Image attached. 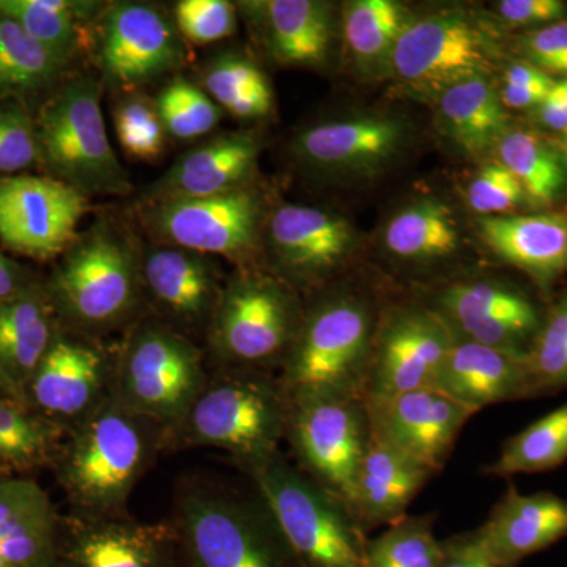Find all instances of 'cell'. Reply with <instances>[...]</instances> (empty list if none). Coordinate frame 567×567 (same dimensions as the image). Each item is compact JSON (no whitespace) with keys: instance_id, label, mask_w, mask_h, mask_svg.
<instances>
[{"instance_id":"obj_55","label":"cell","mask_w":567,"mask_h":567,"mask_svg":"<svg viewBox=\"0 0 567 567\" xmlns=\"http://www.w3.org/2000/svg\"><path fill=\"white\" fill-rule=\"evenodd\" d=\"M559 153H561L563 162H565L567 167V132L565 133V137H563L561 148H559Z\"/></svg>"},{"instance_id":"obj_11","label":"cell","mask_w":567,"mask_h":567,"mask_svg":"<svg viewBox=\"0 0 567 567\" xmlns=\"http://www.w3.org/2000/svg\"><path fill=\"white\" fill-rule=\"evenodd\" d=\"M142 208V219L156 244L219 256L240 265L256 256L267 221L262 196L251 186Z\"/></svg>"},{"instance_id":"obj_51","label":"cell","mask_w":567,"mask_h":567,"mask_svg":"<svg viewBox=\"0 0 567 567\" xmlns=\"http://www.w3.org/2000/svg\"><path fill=\"white\" fill-rule=\"evenodd\" d=\"M35 286L22 265L0 252V301L10 300Z\"/></svg>"},{"instance_id":"obj_16","label":"cell","mask_w":567,"mask_h":567,"mask_svg":"<svg viewBox=\"0 0 567 567\" xmlns=\"http://www.w3.org/2000/svg\"><path fill=\"white\" fill-rule=\"evenodd\" d=\"M395 115L365 112L306 126L290 142L293 162L323 178H369L388 169L409 144Z\"/></svg>"},{"instance_id":"obj_46","label":"cell","mask_w":567,"mask_h":567,"mask_svg":"<svg viewBox=\"0 0 567 567\" xmlns=\"http://www.w3.org/2000/svg\"><path fill=\"white\" fill-rule=\"evenodd\" d=\"M470 210L484 216H503L524 203V188L499 162L484 164L473 175L465 192Z\"/></svg>"},{"instance_id":"obj_50","label":"cell","mask_w":567,"mask_h":567,"mask_svg":"<svg viewBox=\"0 0 567 567\" xmlns=\"http://www.w3.org/2000/svg\"><path fill=\"white\" fill-rule=\"evenodd\" d=\"M503 82H505L503 85L520 89V91L550 93L557 80L527 62H517L507 66Z\"/></svg>"},{"instance_id":"obj_1","label":"cell","mask_w":567,"mask_h":567,"mask_svg":"<svg viewBox=\"0 0 567 567\" xmlns=\"http://www.w3.org/2000/svg\"><path fill=\"white\" fill-rule=\"evenodd\" d=\"M379 312L369 295L349 289L305 312L279 375L290 404L316 395L363 398Z\"/></svg>"},{"instance_id":"obj_30","label":"cell","mask_w":567,"mask_h":567,"mask_svg":"<svg viewBox=\"0 0 567 567\" xmlns=\"http://www.w3.org/2000/svg\"><path fill=\"white\" fill-rule=\"evenodd\" d=\"M436 125L458 153L481 159L509 132L507 112L488 76L458 82L436 99Z\"/></svg>"},{"instance_id":"obj_54","label":"cell","mask_w":567,"mask_h":567,"mask_svg":"<svg viewBox=\"0 0 567 567\" xmlns=\"http://www.w3.org/2000/svg\"><path fill=\"white\" fill-rule=\"evenodd\" d=\"M0 395H9V398L21 399V401H25L24 395L17 390L9 380L6 379L2 374H0ZM28 402V401H25Z\"/></svg>"},{"instance_id":"obj_18","label":"cell","mask_w":567,"mask_h":567,"mask_svg":"<svg viewBox=\"0 0 567 567\" xmlns=\"http://www.w3.org/2000/svg\"><path fill=\"white\" fill-rule=\"evenodd\" d=\"M89 197L54 177L0 178V240L21 256L50 260L78 237Z\"/></svg>"},{"instance_id":"obj_35","label":"cell","mask_w":567,"mask_h":567,"mask_svg":"<svg viewBox=\"0 0 567 567\" xmlns=\"http://www.w3.org/2000/svg\"><path fill=\"white\" fill-rule=\"evenodd\" d=\"M62 429L21 399L0 395V476H22L58 454Z\"/></svg>"},{"instance_id":"obj_49","label":"cell","mask_w":567,"mask_h":567,"mask_svg":"<svg viewBox=\"0 0 567 567\" xmlns=\"http://www.w3.org/2000/svg\"><path fill=\"white\" fill-rule=\"evenodd\" d=\"M439 567H499L484 557L470 533L443 540V558Z\"/></svg>"},{"instance_id":"obj_23","label":"cell","mask_w":567,"mask_h":567,"mask_svg":"<svg viewBox=\"0 0 567 567\" xmlns=\"http://www.w3.org/2000/svg\"><path fill=\"white\" fill-rule=\"evenodd\" d=\"M106 380L107 358L100 346L59 333L25 388V401L51 420H82L100 405Z\"/></svg>"},{"instance_id":"obj_27","label":"cell","mask_w":567,"mask_h":567,"mask_svg":"<svg viewBox=\"0 0 567 567\" xmlns=\"http://www.w3.org/2000/svg\"><path fill=\"white\" fill-rule=\"evenodd\" d=\"M432 476L434 472L386 445L371 431L354 480L350 513L365 535L391 527L406 517V509Z\"/></svg>"},{"instance_id":"obj_33","label":"cell","mask_w":567,"mask_h":567,"mask_svg":"<svg viewBox=\"0 0 567 567\" xmlns=\"http://www.w3.org/2000/svg\"><path fill=\"white\" fill-rule=\"evenodd\" d=\"M413 18L394 0H350L342 7V33L364 78L390 73L391 55Z\"/></svg>"},{"instance_id":"obj_28","label":"cell","mask_w":567,"mask_h":567,"mask_svg":"<svg viewBox=\"0 0 567 567\" xmlns=\"http://www.w3.org/2000/svg\"><path fill=\"white\" fill-rule=\"evenodd\" d=\"M58 517L50 496L33 480L0 476V567H52Z\"/></svg>"},{"instance_id":"obj_29","label":"cell","mask_w":567,"mask_h":567,"mask_svg":"<svg viewBox=\"0 0 567 567\" xmlns=\"http://www.w3.org/2000/svg\"><path fill=\"white\" fill-rule=\"evenodd\" d=\"M58 334L50 293L37 284L18 297L0 301V374L24 398Z\"/></svg>"},{"instance_id":"obj_43","label":"cell","mask_w":567,"mask_h":567,"mask_svg":"<svg viewBox=\"0 0 567 567\" xmlns=\"http://www.w3.org/2000/svg\"><path fill=\"white\" fill-rule=\"evenodd\" d=\"M114 128L122 151L137 162H156L166 151L167 134L155 102L142 93L115 104Z\"/></svg>"},{"instance_id":"obj_8","label":"cell","mask_w":567,"mask_h":567,"mask_svg":"<svg viewBox=\"0 0 567 567\" xmlns=\"http://www.w3.org/2000/svg\"><path fill=\"white\" fill-rule=\"evenodd\" d=\"M178 524L194 567H301L260 495L259 502H246L188 492Z\"/></svg>"},{"instance_id":"obj_15","label":"cell","mask_w":567,"mask_h":567,"mask_svg":"<svg viewBox=\"0 0 567 567\" xmlns=\"http://www.w3.org/2000/svg\"><path fill=\"white\" fill-rule=\"evenodd\" d=\"M420 300L442 317L454 339L520 358H527L546 316L516 286L487 276L450 279Z\"/></svg>"},{"instance_id":"obj_13","label":"cell","mask_w":567,"mask_h":567,"mask_svg":"<svg viewBox=\"0 0 567 567\" xmlns=\"http://www.w3.org/2000/svg\"><path fill=\"white\" fill-rule=\"evenodd\" d=\"M92 44L103 84L128 93L174 73L188 58L173 18L151 3L128 0L103 7Z\"/></svg>"},{"instance_id":"obj_37","label":"cell","mask_w":567,"mask_h":567,"mask_svg":"<svg viewBox=\"0 0 567 567\" xmlns=\"http://www.w3.org/2000/svg\"><path fill=\"white\" fill-rule=\"evenodd\" d=\"M498 162L513 173L525 197L536 205H551L566 186V164L554 145L529 130H509L498 147Z\"/></svg>"},{"instance_id":"obj_42","label":"cell","mask_w":567,"mask_h":567,"mask_svg":"<svg viewBox=\"0 0 567 567\" xmlns=\"http://www.w3.org/2000/svg\"><path fill=\"white\" fill-rule=\"evenodd\" d=\"M167 137L194 141L207 136L223 117V111L199 84L174 76L153 99Z\"/></svg>"},{"instance_id":"obj_36","label":"cell","mask_w":567,"mask_h":567,"mask_svg":"<svg viewBox=\"0 0 567 567\" xmlns=\"http://www.w3.org/2000/svg\"><path fill=\"white\" fill-rule=\"evenodd\" d=\"M199 85L219 110L241 121H257L274 111L270 80L241 52H223L210 59L200 70Z\"/></svg>"},{"instance_id":"obj_40","label":"cell","mask_w":567,"mask_h":567,"mask_svg":"<svg viewBox=\"0 0 567 567\" xmlns=\"http://www.w3.org/2000/svg\"><path fill=\"white\" fill-rule=\"evenodd\" d=\"M435 516H406L365 546V567H439L443 540L436 539Z\"/></svg>"},{"instance_id":"obj_3","label":"cell","mask_w":567,"mask_h":567,"mask_svg":"<svg viewBox=\"0 0 567 567\" xmlns=\"http://www.w3.org/2000/svg\"><path fill=\"white\" fill-rule=\"evenodd\" d=\"M248 473L301 567H365L369 537L341 499L281 454Z\"/></svg>"},{"instance_id":"obj_20","label":"cell","mask_w":567,"mask_h":567,"mask_svg":"<svg viewBox=\"0 0 567 567\" xmlns=\"http://www.w3.org/2000/svg\"><path fill=\"white\" fill-rule=\"evenodd\" d=\"M470 536L494 565L517 567L567 537V499L551 492L520 494L509 484L487 520Z\"/></svg>"},{"instance_id":"obj_41","label":"cell","mask_w":567,"mask_h":567,"mask_svg":"<svg viewBox=\"0 0 567 567\" xmlns=\"http://www.w3.org/2000/svg\"><path fill=\"white\" fill-rule=\"evenodd\" d=\"M525 364L529 399L567 390V287L544 316Z\"/></svg>"},{"instance_id":"obj_47","label":"cell","mask_w":567,"mask_h":567,"mask_svg":"<svg viewBox=\"0 0 567 567\" xmlns=\"http://www.w3.org/2000/svg\"><path fill=\"white\" fill-rule=\"evenodd\" d=\"M518 50L529 65L548 76L567 78V20L544 25L518 39Z\"/></svg>"},{"instance_id":"obj_22","label":"cell","mask_w":567,"mask_h":567,"mask_svg":"<svg viewBox=\"0 0 567 567\" xmlns=\"http://www.w3.org/2000/svg\"><path fill=\"white\" fill-rule=\"evenodd\" d=\"M260 47L279 65L320 69L334 47L331 3L320 0H252L238 2Z\"/></svg>"},{"instance_id":"obj_45","label":"cell","mask_w":567,"mask_h":567,"mask_svg":"<svg viewBox=\"0 0 567 567\" xmlns=\"http://www.w3.org/2000/svg\"><path fill=\"white\" fill-rule=\"evenodd\" d=\"M237 6L229 0H181L174 24L185 43L205 47L229 39L237 29Z\"/></svg>"},{"instance_id":"obj_19","label":"cell","mask_w":567,"mask_h":567,"mask_svg":"<svg viewBox=\"0 0 567 567\" xmlns=\"http://www.w3.org/2000/svg\"><path fill=\"white\" fill-rule=\"evenodd\" d=\"M372 434L436 473L445 468L462 429L475 413L435 388L365 402Z\"/></svg>"},{"instance_id":"obj_26","label":"cell","mask_w":567,"mask_h":567,"mask_svg":"<svg viewBox=\"0 0 567 567\" xmlns=\"http://www.w3.org/2000/svg\"><path fill=\"white\" fill-rule=\"evenodd\" d=\"M432 388L473 413L529 399L525 358L462 339H454Z\"/></svg>"},{"instance_id":"obj_39","label":"cell","mask_w":567,"mask_h":567,"mask_svg":"<svg viewBox=\"0 0 567 567\" xmlns=\"http://www.w3.org/2000/svg\"><path fill=\"white\" fill-rule=\"evenodd\" d=\"M63 66L17 21L0 11V99L50 87Z\"/></svg>"},{"instance_id":"obj_25","label":"cell","mask_w":567,"mask_h":567,"mask_svg":"<svg viewBox=\"0 0 567 567\" xmlns=\"http://www.w3.org/2000/svg\"><path fill=\"white\" fill-rule=\"evenodd\" d=\"M477 234L502 262L548 292L567 271V216L561 213L484 216Z\"/></svg>"},{"instance_id":"obj_14","label":"cell","mask_w":567,"mask_h":567,"mask_svg":"<svg viewBox=\"0 0 567 567\" xmlns=\"http://www.w3.org/2000/svg\"><path fill=\"white\" fill-rule=\"evenodd\" d=\"M454 336L424 301L380 308L365 371L364 402L434 386Z\"/></svg>"},{"instance_id":"obj_7","label":"cell","mask_w":567,"mask_h":567,"mask_svg":"<svg viewBox=\"0 0 567 567\" xmlns=\"http://www.w3.org/2000/svg\"><path fill=\"white\" fill-rule=\"evenodd\" d=\"M303 306L279 276L244 270L224 287L210 320V344L224 363L244 371L282 368Z\"/></svg>"},{"instance_id":"obj_6","label":"cell","mask_w":567,"mask_h":567,"mask_svg":"<svg viewBox=\"0 0 567 567\" xmlns=\"http://www.w3.org/2000/svg\"><path fill=\"white\" fill-rule=\"evenodd\" d=\"M289 413V398L279 379L237 369L234 375L204 386L182 424L194 445L229 451L248 470L278 456Z\"/></svg>"},{"instance_id":"obj_2","label":"cell","mask_w":567,"mask_h":567,"mask_svg":"<svg viewBox=\"0 0 567 567\" xmlns=\"http://www.w3.org/2000/svg\"><path fill=\"white\" fill-rule=\"evenodd\" d=\"M141 257L111 219H99L63 254L51 282L55 311L73 327L102 331L123 322L142 290Z\"/></svg>"},{"instance_id":"obj_34","label":"cell","mask_w":567,"mask_h":567,"mask_svg":"<svg viewBox=\"0 0 567 567\" xmlns=\"http://www.w3.org/2000/svg\"><path fill=\"white\" fill-rule=\"evenodd\" d=\"M103 3L91 0H0V11L18 22L62 65L73 61L85 44V24L96 20Z\"/></svg>"},{"instance_id":"obj_21","label":"cell","mask_w":567,"mask_h":567,"mask_svg":"<svg viewBox=\"0 0 567 567\" xmlns=\"http://www.w3.org/2000/svg\"><path fill=\"white\" fill-rule=\"evenodd\" d=\"M262 142L251 132L212 137L186 153L142 196V203L197 199L251 186Z\"/></svg>"},{"instance_id":"obj_9","label":"cell","mask_w":567,"mask_h":567,"mask_svg":"<svg viewBox=\"0 0 567 567\" xmlns=\"http://www.w3.org/2000/svg\"><path fill=\"white\" fill-rule=\"evenodd\" d=\"M203 390V358L188 339L159 324L132 336L114 398L128 412L151 423H182Z\"/></svg>"},{"instance_id":"obj_52","label":"cell","mask_w":567,"mask_h":567,"mask_svg":"<svg viewBox=\"0 0 567 567\" xmlns=\"http://www.w3.org/2000/svg\"><path fill=\"white\" fill-rule=\"evenodd\" d=\"M537 121L546 125L554 132H567V106L559 103L558 100L547 96L539 106L536 107Z\"/></svg>"},{"instance_id":"obj_48","label":"cell","mask_w":567,"mask_h":567,"mask_svg":"<svg viewBox=\"0 0 567 567\" xmlns=\"http://www.w3.org/2000/svg\"><path fill=\"white\" fill-rule=\"evenodd\" d=\"M499 20L514 28H544L566 20L567 3L563 0H502L496 3Z\"/></svg>"},{"instance_id":"obj_17","label":"cell","mask_w":567,"mask_h":567,"mask_svg":"<svg viewBox=\"0 0 567 567\" xmlns=\"http://www.w3.org/2000/svg\"><path fill=\"white\" fill-rule=\"evenodd\" d=\"M264 234L279 278L293 289H320L333 281L358 244L346 216L316 205H278L268 213Z\"/></svg>"},{"instance_id":"obj_53","label":"cell","mask_w":567,"mask_h":567,"mask_svg":"<svg viewBox=\"0 0 567 567\" xmlns=\"http://www.w3.org/2000/svg\"><path fill=\"white\" fill-rule=\"evenodd\" d=\"M548 96L558 100L559 103L566 104L567 106V78L566 80L555 82L554 89L548 93Z\"/></svg>"},{"instance_id":"obj_4","label":"cell","mask_w":567,"mask_h":567,"mask_svg":"<svg viewBox=\"0 0 567 567\" xmlns=\"http://www.w3.org/2000/svg\"><path fill=\"white\" fill-rule=\"evenodd\" d=\"M102 93V81L78 76L51 96L37 122L41 162L85 197L126 196L132 183L107 136Z\"/></svg>"},{"instance_id":"obj_5","label":"cell","mask_w":567,"mask_h":567,"mask_svg":"<svg viewBox=\"0 0 567 567\" xmlns=\"http://www.w3.org/2000/svg\"><path fill=\"white\" fill-rule=\"evenodd\" d=\"M147 424L115 399L82 417L61 457L63 487L78 506L102 516L126 502L151 456Z\"/></svg>"},{"instance_id":"obj_31","label":"cell","mask_w":567,"mask_h":567,"mask_svg":"<svg viewBox=\"0 0 567 567\" xmlns=\"http://www.w3.org/2000/svg\"><path fill=\"white\" fill-rule=\"evenodd\" d=\"M382 244L386 256L395 264L435 267L461 251V224L445 200L424 197L399 208L388 219Z\"/></svg>"},{"instance_id":"obj_12","label":"cell","mask_w":567,"mask_h":567,"mask_svg":"<svg viewBox=\"0 0 567 567\" xmlns=\"http://www.w3.org/2000/svg\"><path fill=\"white\" fill-rule=\"evenodd\" d=\"M496 58L494 40L465 11H439L405 29L391 55L390 74L439 99L458 82L488 76Z\"/></svg>"},{"instance_id":"obj_32","label":"cell","mask_w":567,"mask_h":567,"mask_svg":"<svg viewBox=\"0 0 567 567\" xmlns=\"http://www.w3.org/2000/svg\"><path fill=\"white\" fill-rule=\"evenodd\" d=\"M167 533L163 527L126 522H87L73 535V567H162Z\"/></svg>"},{"instance_id":"obj_24","label":"cell","mask_w":567,"mask_h":567,"mask_svg":"<svg viewBox=\"0 0 567 567\" xmlns=\"http://www.w3.org/2000/svg\"><path fill=\"white\" fill-rule=\"evenodd\" d=\"M212 259L178 246L156 244L142 254V287L178 322H210L223 292Z\"/></svg>"},{"instance_id":"obj_10","label":"cell","mask_w":567,"mask_h":567,"mask_svg":"<svg viewBox=\"0 0 567 567\" xmlns=\"http://www.w3.org/2000/svg\"><path fill=\"white\" fill-rule=\"evenodd\" d=\"M286 439L298 470L350 509L371 439L368 406L357 395H316L290 404Z\"/></svg>"},{"instance_id":"obj_44","label":"cell","mask_w":567,"mask_h":567,"mask_svg":"<svg viewBox=\"0 0 567 567\" xmlns=\"http://www.w3.org/2000/svg\"><path fill=\"white\" fill-rule=\"evenodd\" d=\"M41 162L37 122L17 100L0 102V178L17 177Z\"/></svg>"},{"instance_id":"obj_38","label":"cell","mask_w":567,"mask_h":567,"mask_svg":"<svg viewBox=\"0 0 567 567\" xmlns=\"http://www.w3.org/2000/svg\"><path fill=\"white\" fill-rule=\"evenodd\" d=\"M567 458V402L511 436L484 475H535L557 468Z\"/></svg>"}]
</instances>
